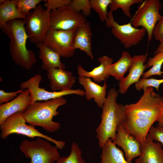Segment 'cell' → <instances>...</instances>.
Segmentation results:
<instances>
[{"label":"cell","mask_w":163,"mask_h":163,"mask_svg":"<svg viewBox=\"0 0 163 163\" xmlns=\"http://www.w3.org/2000/svg\"><path fill=\"white\" fill-rule=\"evenodd\" d=\"M143 91V95L136 103L125 106L126 115L135 126L149 130L157 121L161 112L162 97L155 92L152 87H148Z\"/></svg>","instance_id":"cell-1"},{"label":"cell","mask_w":163,"mask_h":163,"mask_svg":"<svg viewBox=\"0 0 163 163\" xmlns=\"http://www.w3.org/2000/svg\"><path fill=\"white\" fill-rule=\"evenodd\" d=\"M118 94V91L115 88H110L102 107L101 122L96 130V138L101 148L109 139H114L117 126L125 120V106L117 103Z\"/></svg>","instance_id":"cell-2"},{"label":"cell","mask_w":163,"mask_h":163,"mask_svg":"<svg viewBox=\"0 0 163 163\" xmlns=\"http://www.w3.org/2000/svg\"><path fill=\"white\" fill-rule=\"evenodd\" d=\"M25 24L23 19L11 21L2 30L10 39L9 49L13 61L16 65L29 70L36 63L37 59L34 51L27 47L28 37L25 29Z\"/></svg>","instance_id":"cell-3"},{"label":"cell","mask_w":163,"mask_h":163,"mask_svg":"<svg viewBox=\"0 0 163 163\" xmlns=\"http://www.w3.org/2000/svg\"><path fill=\"white\" fill-rule=\"evenodd\" d=\"M66 103L67 100L63 97L37 101L30 104L22 114L29 124L40 126L47 132L53 133L60 128V124L53 121V118L59 115L58 108Z\"/></svg>","instance_id":"cell-4"},{"label":"cell","mask_w":163,"mask_h":163,"mask_svg":"<svg viewBox=\"0 0 163 163\" xmlns=\"http://www.w3.org/2000/svg\"><path fill=\"white\" fill-rule=\"evenodd\" d=\"M26 123L22 113H15L9 116L0 124L1 138L5 139L11 134L16 133L32 139L36 137H41L53 143L60 150L64 147L65 141L57 140L44 135L36 129L35 126L27 125Z\"/></svg>","instance_id":"cell-5"},{"label":"cell","mask_w":163,"mask_h":163,"mask_svg":"<svg viewBox=\"0 0 163 163\" xmlns=\"http://www.w3.org/2000/svg\"><path fill=\"white\" fill-rule=\"evenodd\" d=\"M49 142L40 137L32 141L24 139L19 148L26 157L30 159V163H54L60 156L57 147Z\"/></svg>","instance_id":"cell-6"},{"label":"cell","mask_w":163,"mask_h":163,"mask_svg":"<svg viewBox=\"0 0 163 163\" xmlns=\"http://www.w3.org/2000/svg\"><path fill=\"white\" fill-rule=\"evenodd\" d=\"M162 4L159 0H145L140 4L130 23L136 28L142 27L146 30L148 41L152 40L153 31L162 16L159 13Z\"/></svg>","instance_id":"cell-7"},{"label":"cell","mask_w":163,"mask_h":163,"mask_svg":"<svg viewBox=\"0 0 163 163\" xmlns=\"http://www.w3.org/2000/svg\"><path fill=\"white\" fill-rule=\"evenodd\" d=\"M50 13L39 4L24 19L25 30L31 43L36 44L42 42L50 27Z\"/></svg>","instance_id":"cell-8"},{"label":"cell","mask_w":163,"mask_h":163,"mask_svg":"<svg viewBox=\"0 0 163 163\" xmlns=\"http://www.w3.org/2000/svg\"><path fill=\"white\" fill-rule=\"evenodd\" d=\"M77 29L57 30L50 27L42 42L45 45L58 53L61 57L69 58L75 53L74 40Z\"/></svg>","instance_id":"cell-9"},{"label":"cell","mask_w":163,"mask_h":163,"mask_svg":"<svg viewBox=\"0 0 163 163\" xmlns=\"http://www.w3.org/2000/svg\"><path fill=\"white\" fill-rule=\"evenodd\" d=\"M113 12L110 11L109 12L106 25L111 28L113 35L125 48H129L138 44L145 35L146 30L143 27H134L130 22L123 25L119 24L115 21Z\"/></svg>","instance_id":"cell-10"},{"label":"cell","mask_w":163,"mask_h":163,"mask_svg":"<svg viewBox=\"0 0 163 163\" xmlns=\"http://www.w3.org/2000/svg\"><path fill=\"white\" fill-rule=\"evenodd\" d=\"M42 79V76L37 74L28 80L21 82L20 85V89H29L31 104L37 101H47L63 96L75 94L80 96H85V91L80 89H70L58 91H49L39 87Z\"/></svg>","instance_id":"cell-11"},{"label":"cell","mask_w":163,"mask_h":163,"mask_svg":"<svg viewBox=\"0 0 163 163\" xmlns=\"http://www.w3.org/2000/svg\"><path fill=\"white\" fill-rule=\"evenodd\" d=\"M50 27L64 30H76L87 21L80 12L73 9L69 5L50 12Z\"/></svg>","instance_id":"cell-12"},{"label":"cell","mask_w":163,"mask_h":163,"mask_svg":"<svg viewBox=\"0 0 163 163\" xmlns=\"http://www.w3.org/2000/svg\"><path fill=\"white\" fill-rule=\"evenodd\" d=\"M112 141L116 145L121 148L125 153L126 159L129 163H132L134 158L141 154V144L126 131L122 123L117 126L116 136Z\"/></svg>","instance_id":"cell-13"},{"label":"cell","mask_w":163,"mask_h":163,"mask_svg":"<svg viewBox=\"0 0 163 163\" xmlns=\"http://www.w3.org/2000/svg\"><path fill=\"white\" fill-rule=\"evenodd\" d=\"M30 94L29 89H25L12 100L0 105V124L9 116L26 110L31 103Z\"/></svg>","instance_id":"cell-14"},{"label":"cell","mask_w":163,"mask_h":163,"mask_svg":"<svg viewBox=\"0 0 163 163\" xmlns=\"http://www.w3.org/2000/svg\"><path fill=\"white\" fill-rule=\"evenodd\" d=\"M147 53L135 55L134 62L129 70L128 75L119 81L118 91L121 94H125L130 86L139 81L140 77L147 68L145 63L147 61Z\"/></svg>","instance_id":"cell-15"},{"label":"cell","mask_w":163,"mask_h":163,"mask_svg":"<svg viewBox=\"0 0 163 163\" xmlns=\"http://www.w3.org/2000/svg\"><path fill=\"white\" fill-rule=\"evenodd\" d=\"M47 77L53 91L72 89L76 78L70 71L59 68H51L46 71Z\"/></svg>","instance_id":"cell-16"},{"label":"cell","mask_w":163,"mask_h":163,"mask_svg":"<svg viewBox=\"0 0 163 163\" xmlns=\"http://www.w3.org/2000/svg\"><path fill=\"white\" fill-rule=\"evenodd\" d=\"M141 155L135 163H163V149L161 144L154 142L148 134L144 142L141 144Z\"/></svg>","instance_id":"cell-17"},{"label":"cell","mask_w":163,"mask_h":163,"mask_svg":"<svg viewBox=\"0 0 163 163\" xmlns=\"http://www.w3.org/2000/svg\"><path fill=\"white\" fill-rule=\"evenodd\" d=\"M78 82L85 90V96L86 100L89 101L94 99L97 107L102 108L106 97V89L108 85L106 80L103 86L93 82L90 78L79 76Z\"/></svg>","instance_id":"cell-18"},{"label":"cell","mask_w":163,"mask_h":163,"mask_svg":"<svg viewBox=\"0 0 163 163\" xmlns=\"http://www.w3.org/2000/svg\"><path fill=\"white\" fill-rule=\"evenodd\" d=\"M92 31L89 22L87 21L77 29L74 40V47L85 53L91 59L94 56L91 49Z\"/></svg>","instance_id":"cell-19"},{"label":"cell","mask_w":163,"mask_h":163,"mask_svg":"<svg viewBox=\"0 0 163 163\" xmlns=\"http://www.w3.org/2000/svg\"><path fill=\"white\" fill-rule=\"evenodd\" d=\"M98 60L100 62V65L90 71L85 70L80 65H78L77 70L79 76L92 78L95 82L97 83L106 80L109 77L107 72V67L113 63V59L108 56H103L99 57Z\"/></svg>","instance_id":"cell-20"},{"label":"cell","mask_w":163,"mask_h":163,"mask_svg":"<svg viewBox=\"0 0 163 163\" xmlns=\"http://www.w3.org/2000/svg\"><path fill=\"white\" fill-rule=\"evenodd\" d=\"M39 49V57L41 60L42 68L47 71L51 68L64 69L65 65L60 60V56L57 53L40 42L36 44Z\"/></svg>","instance_id":"cell-21"},{"label":"cell","mask_w":163,"mask_h":163,"mask_svg":"<svg viewBox=\"0 0 163 163\" xmlns=\"http://www.w3.org/2000/svg\"><path fill=\"white\" fill-rule=\"evenodd\" d=\"M135 60V55L131 57L129 53L123 51L120 58L116 62L108 66L107 69L108 75L120 81L124 77L125 73L129 70Z\"/></svg>","instance_id":"cell-22"},{"label":"cell","mask_w":163,"mask_h":163,"mask_svg":"<svg viewBox=\"0 0 163 163\" xmlns=\"http://www.w3.org/2000/svg\"><path fill=\"white\" fill-rule=\"evenodd\" d=\"M100 158L101 163H129L122 150L117 148L111 139L102 148Z\"/></svg>","instance_id":"cell-23"},{"label":"cell","mask_w":163,"mask_h":163,"mask_svg":"<svg viewBox=\"0 0 163 163\" xmlns=\"http://www.w3.org/2000/svg\"><path fill=\"white\" fill-rule=\"evenodd\" d=\"M16 0H7L0 5V28L8 21L18 19H24L26 16L21 14L16 6Z\"/></svg>","instance_id":"cell-24"},{"label":"cell","mask_w":163,"mask_h":163,"mask_svg":"<svg viewBox=\"0 0 163 163\" xmlns=\"http://www.w3.org/2000/svg\"><path fill=\"white\" fill-rule=\"evenodd\" d=\"M163 64V52L155 54L152 58H149L145 64L146 68L152 67L147 71L144 73L143 78H147L153 75H158L162 76L163 71L161 70Z\"/></svg>","instance_id":"cell-25"},{"label":"cell","mask_w":163,"mask_h":163,"mask_svg":"<svg viewBox=\"0 0 163 163\" xmlns=\"http://www.w3.org/2000/svg\"><path fill=\"white\" fill-rule=\"evenodd\" d=\"M82 151L75 142L72 143L70 153L67 157H60L56 163H86L82 156Z\"/></svg>","instance_id":"cell-26"},{"label":"cell","mask_w":163,"mask_h":163,"mask_svg":"<svg viewBox=\"0 0 163 163\" xmlns=\"http://www.w3.org/2000/svg\"><path fill=\"white\" fill-rule=\"evenodd\" d=\"M142 0H112L109 7L112 11L117 10L118 8L122 9L124 14L130 19L132 18L130 11V7L135 4H140Z\"/></svg>","instance_id":"cell-27"},{"label":"cell","mask_w":163,"mask_h":163,"mask_svg":"<svg viewBox=\"0 0 163 163\" xmlns=\"http://www.w3.org/2000/svg\"><path fill=\"white\" fill-rule=\"evenodd\" d=\"M111 1L112 0H90L91 9L98 14L102 22L106 21L107 19V8Z\"/></svg>","instance_id":"cell-28"},{"label":"cell","mask_w":163,"mask_h":163,"mask_svg":"<svg viewBox=\"0 0 163 163\" xmlns=\"http://www.w3.org/2000/svg\"><path fill=\"white\" fill-rule=\"evenodd\" d=\"M42 0H16V6L19 12L26 16L31 9H34Z\"/></svg>","instance_id":"cell-29"},{"label":"cell","mask_w":163,"mask_h":163,"mask_svg":"<svg viewBox=\"0 0 163 163\" xmlns=\"http://www.w3.org/2000/svg\"><path fill=\"white\" fill-rule=\"evenodd\" d=\"M78 12L82 11L85 17L89 16L91 14V7L89 0H72L69 5Z\"/></svg>","instance_id":"cell-30"},{"label":"cell","mask_w":163,"mask_h":163,"mask_svg":"<svg viewBox=\"0 0 163 163\" xmlns=\"http://www.w3.org/2000/svg\"><path fill=\"white\" fill-rule=\"evenodd\" d=\"M163 83V79H157L155 78H143L140 79L139 81L135 84L136 90L140 91L142 89L144 90L148 87L155 88L158 91L160 85Z\"/></svg>","instance_id":"cell-31"},{"label":"cell","mask_w":163,"mask_h":163,"mask_svg":"<svg viewBox=\"0 0 163 163\" xmlns=\"http://www.w3.org/2000/svg\"><path fill=\"white\" fill-rule=\"evenodd\" d=\"M44 6L46 8V10L49 12L69 5L71 0H45Z\"/></svg>","instance_id":"cell-32"},{"label":"cell","mask_w":163,"mask_h":163,"mask_svg":"<svg viewBox=\"0 0 163 163\" xmlns=\"http://www.w3.org/2000/svg\"><path fill=\"white\" fill-rule=\"evenodd\" d=\"M148 134L153 141L160 143L163 146V127L152 126Z\"/></svg>","instance_id":"cell-33"},{"label":"cell","mask_w":163,"mask_h":163,"mask_svg":"<svg viewBox=\"0 0 163 163\" xmlns=\"http://www.w3.org/2000/svg\"><path fill=\"white\" fill-rule=\"evenodd\" d=\"M23 90L20 89L17 91L11 92H7L4 90H0V104L7 103L12 100L18 96Z\"/></svg>","instance_id":"cell-34"},{"label":"cell","mask_w":163,"mask_h":163,"mask_svg":"<svg viewBox=\"0 0 163 163\" xmlns=\"http://www.w3.org/2000/svg\"><path fill=\"white\" fill-rule=\"evenodd\" d=\"M153 36L156 40H163V16L156 25L153 30Z\"/></svg>","instance_id":"cell-35"},{"label":"cell","mask_w":163,"mask_h":163,"mask_svg":"<svg viewBox=\"0 0 163 163\" xmlns=\"http://www.w3.org/2000/svg\"><path fill=\"white\" fill-rule=\"evenodd\" d=\"M158 122V126L163 127V97L161 100V111L159 117L157 120Z\"/></svg>","instance_id":"cell-36"},{"label":"cell","mask_w":163,"mask_h":163,"mask_svg":"<svg viewBox=\"0 0 163 163\" xmlns=\"http://www.w3.org/2000/svg\"><path fill=\"white\" fill-rule=\"evenodd\" d=\"M163 52V40L160 42L158 48L154 52L155 54L157 53Z\"/></svg>","instance_id":"cell-37"},{"label":"cell","mask_w":163,"mask_h":163,"mask_svg":"<svg viewBox=\"0 0 163 163\" xmlns=\"http://www.w3.org/2000/svg\"><path fill=\"white\" fill-rule=\"evenodd\" d=\"M7 0H0V5H1L4 3H5Z\"/></svg>","instance_id":"cell-38"}]
</instances>
